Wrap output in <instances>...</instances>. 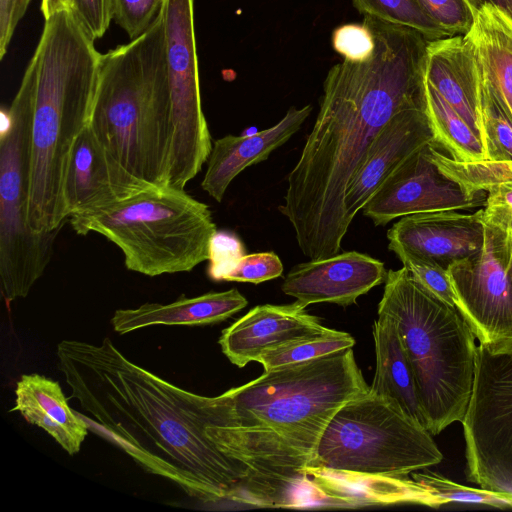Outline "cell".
I'll use <instances>...</instances> for the list:
<instances>
[{"label":"cell","instance_id":"obj_4","mask_svg":"<svg viewBox=\"0 0 512 512\" xmlns=\"http://www.w3.org/2000/svg\"><path fill=\"white\" fill-rule=\"evenodd\" d=\"M70 10L45 19L22 81L32 99L29 223L38 233L69 220L63 186L73 145L89 125L101 53Z\"/></svg>","mask_w":512,"mask_h":512},{"label":"cell","instance_id":"obj_25","mask_svg":"<svg viewBox=\"0 0 512 512\" xmlns=\"http://www.w3.org/2000/svg\"><path fill=\"white\" fill-rule=\"evenodd\" d=\"M426 112L435 143L454 160L475 162L486 159L481 139L447 101L425 80Z\"/></svg>","mask_w":512,"mask_h":512},{"label":"cell","instance_id":"obj_15","mask_svg":"<svg viewBox=\"0 0 512 512\" xmlns=\"http://www.w3.org/2000/svg\"><path fill=\"white\" fill-rule=\"evenodd\" d=\"M430 143H435V135L426 108H410L396 114L372 142L347 186V221L351 224L388 177Z\"/></svg>","mask_w":512,"mask_h":512},{"label":"cell","instance_id":"obj_8","mask_svg":"<svg viewBox=\"0 0 512 512\" xmlns=\"http://www.w3.org/2000/svg\"><path fill=\"white\" fill-rule=\"evenodd\" d=\"M442 459L427 429L393 401L368 390L335 413L306 467L406 476Z\"/></svg>","mask_w":512,"mask_h":512},{"label":"cell","instance_id":"obj_30","mask_svg":"<svg viewBox=\"0 0 512 512\" xmlns=\"http://www.w3.org/2000/svg\"><path fill=\"white\" fill-rule=\"evenodd\" d=\"M390 251L394 252L414 278L428 291L446 303L455 305L453 291L448 270L438 263L413 254L396 244H388Z\"/></svg>","mask_w":512,"mask_h":512},{"label":"cell","instance_id":"obj_14","mask_svg":"<svg viewBox=\"0 0 512 512\" xmlns=\"http://www.w3.org/2000/svg\"><path fill=\"white\" fill-rule=\"evenodd\" d=\"M384 263L356 251L295 265L281 286L303 307L315 303L352 305L373 287L385 282Z\"/></svg>","mask_w":512,"mask_h":512},{"label":"cell","instance_id":"obj_21","mask_svg":"<svg viewBox=\"0 0 512 512\" xmlns=\"http://www.w3.org/2000/svg\"><path fill=\"white\" fill-rule=\"evenodd\" d=\"M15 396L11 411L45 430L69 455L80 451L89 425L69 406L59 382L36 373L23 374Z\"/></svg>","mask_w":512,"mask_h":512},{"label":"cell","instance_id":"obj_19","mask_svg":"<svg viewBox=\"0 0 512 512\" xmlns=\"http://www.w3.org/2000/svg\"><path fill=\"white\" fill-rule=\"evenodd\" d=\"M312 111L311 105L290 107L271 128L247 136L227 135L213 142L202 189L221 202L225 192L245 168L266 160L272 151L286 143L302 126Z\"/></svg>","mask_w":512,"mask_h":512},{"label":"cell","instance_id":"obj_34","mask_svg":"<svg viewBox=\"0 0 512 512\" xmlns=\"http://www.w3.org/2000/svg\"><path fill=\"white\" fill-rule=\"evenodd\" d=\"M332 46L345 60L359 62L372 54L375 40L371 29L365 23H349L333 31Z\"/></svg>","mask_w":512,"mask_h":512},{"label":"cell","instance_id":"obj_2","mask_svg":"<svg viewBox=\"0 0 512 512\" xmlns=\"http://www.w3.org/2000/svg\"><path fill=\"white\" fill-rule=\"evenodd\" d=\"M363 23L373 33L375 48L366 60L343 59L327 73L318 115L278 207L309 260L340 252L350 226L347 186L381 130L405 109L426 108L429 40L371 16Z\"/></svg>","mask_w":512,"mask_h":512},{"label":"cell","instance_id":"obj_1","mask_svg":"<svg viewBox=\"0 0 512 512\" xmlns=\"http://www.w3.org/2000/svg\"><path fill=\"white\" fill-rule=\"evenodd\" d=\"M59 370L93 430L148 473L204 503H243L251 469L206 435L226 426L225 393L207 397L182 389L129 360L105 337L100 344L62 340Z\"/></svg>","mask_w":512,"mask_h":512},{"label":"cell","instance_id":"obj_17","mask_svg":"<svg viewBox=\"0 0 512 512\" xmlns=\"http://www.w3.org/2000/svg\"><path fill=\"white\" fill-rule=\"evenodd\" d=\"M147 189L109 156L89 125L70 152L63 194L69 217L95 210Z\"/></svg>","mask_w":512,"mask_h":512},{"label":"cell","instance_id":"obj_22","mask_svg":"<svg viewBox=\"0 0 512 512\" xmlns=\"http://www.w3.org/2000/svg\"><path fill=\"white\" fill-rule=\"evenodd\" d=\"M248 304L235 288L187 298L168 304L145 303L137 308L117 309L111 324L120 335L154 325H207L222 322Z\"/></svg>","mask_w":512,"mask_h":512},{"label":"cell","instance_id":"obj_5","mask_svg":"<svg viewBox=\"0 0 512 512\" xmlns=\"http://www.w3.org/2000/svg\"><path fill=\"white\" fill-rule=\"evenodd\" d=\"M89 127L144 188L168 186L173 123L161 10L143 34L101 54Z\"/></svg>","mask_w":512,"mask_h":512},{"label":"cell","instance_id":"obj_31","mask_svg":"<svg viewBox=\"0 0 512 512\" xmlns=\"http://www.w3.org/2000/svg\"><path fill=\"white\" fill-rule=\"evenodd\" d=\"M422 11L449 37L466 35L474 22V14L464 0H416Z\"/></svg>","mask_w":512,"mask_h":512},{"label":"cell","instance_id":"obj_7","mask_svg":"<svg viewBox=\"0 0 512 512\" xmlns=\"http://www.w3.org/2000/svg\"><path fill=\"white\" fill-rule=\"evenodd\" d=\"M68 221L79 235L107 238L122 251L128 270L149 277L190 272L208 261L217 232L206 204L170 186L143 189Z\"/></svg>","mask_w":512,"mask_h":512},{"label":"cell","instance_id":"obj_10","mask_svg":"<svg viewBox=\"0 0 512 512\" xmlns=\"http://www.w3.org/2000/svg\"><path fill=\"white\" fill-rule=\"evenodd\" d=\"M467 478L512 495V342L479 344L473 390L463 421Z\"/></svg>","mask_w":512,"mask_h":512},{"label":"cell","instance_id":"obj_29","mask_svg":"<svg viewBox=\"0 0 512 512\" xmlns=\"http://www.w3.org/2000/svg\"><path fill=\"white\" fill-rule=\"evenodd\" d=\"M412 478L429 492L437 507L450 502L512 507V495L507 493L467 487L434 472L413 473Z\"/></svg>","mask_w":512,"mask_h":512},{"label":"cell","instance_id":"obj_36","mask_svg":"<svg viewBox=\"0 0 512 512\" xmlns=\"http://www.w3.org/2000/svg\"><path fill=\"white\" fill-rule=\"evenodd\" d=\"M70 11L87 34L97 40L114 18V0H70Z\"/></svg>","mask_w":512,"mask_h":512},{"label":"cell","instance_id":"obj_20","mask_svg":"<svg viewBox=\"0 0 512 512\" xmlns=\"http://www.w3.org/2000/svg\"><path fill=\"white\" fill-rule=\"evenodd\" d=\"M425 80L482 141L478 113L477 58L466 35L429 41L426 49Z\"/></svg>","mask_w":512,"mask_h":512},{"label":"cell","instance_id":"obj_28","mask_svg":"<svg viewBox=\"0 0 512 512\" xmlns=\"http://www.w3.org/2000/svg\"><path fill=\"white\" fill-rule=\"evenodd\" d=\"M352 3L364 16L409 27L429 41L449 37L422 11L416 0H352Z\"/></svg>","mask_w":512,"mask_h":512},{"label":"cell","instance_id":"obj_27","mask_svg":"<svg viewBox=\"0 0 512 512\" xmlns=\"http://www.w3.org/2000/svg\"><path fill=\"white\" fill-rule=\"evenodd\" d=\"M355 339L346 332L328 328L326 331L292 340L261 354L259 362L265 371L281 366L313 360L352 348Z\"/></svg>","mask_w":512,"mask_h":512},{"label":"cell","instance_id":"obj_9","mask_svg":"<svg viewBox=\"0 0 512 512\" xmlns=\"http://www.w3.org/2000/svg\"><path fill=\"white\" fill-rule=\"evenodd\" d=\"M1 115L0 280L9 303L26 297L43 275L59 231L38 233L29 223L32 99L22 80Z\"/></svg>","mask_w":512,"mask_h":512},{"label":"cell","instance_id":"obj_33","mask_svg":"<svg viewBox=\"0 0 512 512\" xmlns=\"http://www.w3.org/2000/svg\"><path fill=\"white\" fill-rule=\"evenodd\" d=\"M283 269L280 258L273 252L245 254L223 281L259 284L280 277Z\"/></svg>","mask_w":512,"mask_h":512},{"label":"cell","instance_id":"obj_16","mask_svg":"<svg viewBox=\"0 0 512 512\" xmlns=\"http://www.w3.org/2000/svg\"><path fill=\"white\" fill-rule=\"evenodd\" d=\"M459 211L403 216L388 230L389 243L448 270L452 263L477 254L484 242L482 209L474 213Z\"/></svg>","mask_w":512,"mask_h":512},{"label":"cell","instance_id":"obj_26","mask_svg":"<svg viewBox=\"0 0 512 512\" xmlns=\"http://www.w3.org/2000/svg\"><path fill=\"white\" fill-rule=\"evenodd\" d=\"M477 74L478 113L486 159L512 162V120L478 58Z\"/></svg>","mask_w":512,"mask_h":512},{"label":"cell","instance_id":"obj_18","mask_svg":"<svg viewBox=\"0 0 512 512\" xmlns=\"http://www.w3.org/2000/svg\"><path fill=\"white\" fill-rule=\"evenodd\" d=\"M296 301L289 305H258L224 329L218 340L223 354L239 368L264 352L295 339L326 331Z\"/></svg>","mask_w":512,"mask_h":512},{"label":"cell","instance_id":"obj_37","mask_svg":"<svg viewBox=\"0 0 512 512\" xmlns=\"http://www.w3.org/2000/svg\"><path fill=\"white\" fill-rule=\"evenodd\" d=\"M482 221L512 235V180L494 185L487 191Z\"/></svg>","mask_w":512,"mask_h":512},{"label":"cell","instance_id":"obj_39","mask_svg":"<svg viewBox=\"0 0 512 512\" xmlns=\"http://www.w3.org/2000/svg\"><path fill=\"white\" fill-rule=\"evenodd\" d=\"M475 14L486 4L493 5L512 18V0H464Z\"/></svg>","mask_w":512,"mask_h":512},{"label":"cell","instance_id":"obj_35","mask_svg":"<svg viewBox=\"0 0 512 512\" xmlns=\"http://www.w3.org/2000/svg\"><path fill=\"white\" fill-rule=\"evenodd\" d=\"M238 237L229 232H216L210 245L207 274L213 281H223L224 276L237 264L244 253Z\"/></svg>","mask_w":512,"mask_h":512},{"label":"cell","instance_id":"obj_6","mask_svg":"<svg viewBox=\"0 0 512 512\" xmlns=\"http://www.w3.org/2000/svg\"><path fill=\"white\" fill-rule=\"evenodd\" d=\"M378 311L395 322L432 435L462 422L473 390L475 336L456 306L423 287L406 268L388 270Z\"/></svg>","mask_w":512,"mask_h":512},{"label":"cell","instance_id":"obj_23","mask_svg":"<svg viewBox=\"0 0 512 512\" xmlns=\"http://www.w3.org/2000/svg\"><path fill=\"white\" fill-rule=\"evenodd\" d=\"M376 370L369 390L396 403L411 419L426 428L411 365L394 320L378 311L373 324Z\"/></svg>","mask_w":512,"mask_h":512},{"label":"cell","instance_id":"obj_13","mask_svg":"<svg viewBox=\"0 0 512 512\" xmlns=\"http://www.w3.org/2000/svg\"><path fill=\"white\" fill-rule=\"evenodd\" d=\"M431 144V143H430ZM429 144L411 155L381 185L362 209L376 226L403 216L484 205L441 172L429 156Z\"/></svg>","mask_w":512,"mask_h":512},{"label":"cell","instance_id":"obj_12","mask_svg":"<svg viewBox=\"0 0 512 512\" xmlns=\"http://www.w3.org/2000/svg\"><path fill=\"white\" fill-rule=\"evenodd\" d=\"M455 305L489 349L512 342V235L484 223L481 250L448 267Z\"/></svg>","mask_w":512,"mask_h":512},{"label":"cell","instance_id":"obj_24","mask_svg":"<svg viewBox=\"0 0 512 512\" xmlns=\"http://www.w3.org/2000/svg\"><path fill=\"white\" fill-rule=\"evenodd\" d=\"M466 36L512 120V18L486 4L474 14Z\"/></svg>","mask_w":512,"mask_h":512},{"label":"cell","instance_id":"obj_40","mask_svg":"<svg viewBox=\"0 0 512 512\" xmlns=\"http://www.w3.org/2000/svg\"><path fill=\"white\" fill-rule=\"evenodd\" d=\"M40 8L44 19H47L59 11L70 10V0H41Z\"/></svg>","mask_w":512,"mask_h":512},{"label":"cell","instance_id":"obj_11","mask_svg":"<svg viewBox=\"0 0 512 512\" xmlns=\"http://www.w3.org/2000/svg\"><path fill=\"white\" fill-rule=\"evenodd\" d=\"M161 12L173 123L168 186L184 189L201 171L213 146L202 109L194 0H164Z\"/></svg>","mask_w":512,"mask_h":512},{"label":"cell","instance_id":"obj_32","mask_svg":"<svg viewBox=\"0 0 512 512\" xmlns=\"http://www.w3.org/2000/svg\"><path fill=\"white\" fill-rule=\"evenodd\" d=\"M164 0H114V20L130 40L143 34L158 16Z\"/></svg>","mask_w":512,"mask_h":512},{"label":"cell","instance_id":"obj_38","mask_svg":"<svg viewBox=\"0 0 512 512\" xmlns=\"http://www.w3.org/2000/svg\"><path fill=\"white\" fill-rule=\"evenodd\" d=\"M31 0H0V60L8 52L15 29Z\"/></svg>","mask_w":512,"mask_h":512},{"label":"cell","instance_id":"obj_3","mask_svg":"<svg viewBox=\"0 0 512 512\" xmlns=\"http://www.w3.org/2000/svg\"><path fill=\"white\" fill-rule=\"evenodd\" d=\"M352 348L265 371L224 392L227 426L206 435L225 454L251 469L243 504L302 506L307 480L302 471L335 413L366 393Z\"/></svg>","mask_w":512,"mask_h":512}]
</instances>
